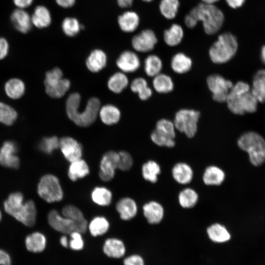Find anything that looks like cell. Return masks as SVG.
I'll use <instances>...</instances> for the list:
<instances>
[{"mask_svg": "<svg viewBox=\"0 0 265 265\" xmlns=\"http://www.w3.org/2000/svg\"><path fill=\"white\" fill-rule=\"evenodd\" d=\"M81 97L80 94L69 95L66 102V110L68 118L77 126L86 127L96 120L100 108L99 99L93 97L89 99L84 110H78Z\"/></svg>", "mask_w": 265, "mask_h": 265, "instance_id": "1", "label": "cell"}, {"mask_svg": "<svg viewBox=\"0 0 265 265\" xmlns=\"http://www.w3.org/2000/svg\"><path fill=\"white\" fill-rule=\"evenodd\" d=\"M226 102L229 109L234 114L242 115L253 113L257 109L258 101L251 92L250 85L243 81L234 84Z\"/></svg>", "mask_w": 265, "mask_h": 265, "instance_id": "2", "label": "cell"}, {"mask_svg": "<svg viewBox=\"0 0 265 265\" xmlns=\"http://www.w3.org/2000/svg\"><path fill=\"white\" fill-rule=\"evenodd\" d=\"M23 201L24 196L21 192L11 193L4 203L5 211L26 226H32L36 221L35 205L32 200Z\"/></svg>", "mask_w": 265, "mask_h": 265, "instance_id": "3", "label": "cell"}, {"mask_svg": "<svg viewBox=\"0 0 265 265\" xmlns=\"http://www.w3.org/2000/svg\"><path fill=\"white\" fill-rule=\"evenodd\" d=\"M188 14L197 23H203L205 32L210 35L216 33L224 22L222 12L212 4L201 3L193 8Z\"/></svg>", "mask_w": 265, "mask_h": 265, "instance_id": "4", "label": "cell"}, {"mask_svg": "<svg viewBox=\"0 0 265 265\" xmlns=\"http://www.w3.org/2000/svg\"><path fill=\"white\" fill-rule=\"evenodd\" d=\"M238 44L236 37L229 32L219 35L209 50L211 60L216 64L225 63L236 53Z\"/></svg>", "mask_w": 265, "mask_h": 265, "instance_id": "5", "label": "cell"}, {"mask_svg": "<svg viewBox=\"0 0 265 265\" xmlns=\"http://www.w3.org/2000/svg\"><path fill=\"white\" fill-rule=\"evenodd\" d=\"M238 147L247 152L251 163L259 166L265 161V140L254 132H248L241 135L238 140Z\"/></svg>", "mask_w": 265, "mask_h": 265, "instance_id": "6", "label": "cell"}, {"mask_svg": "<svg viewBox=\"0 0 265 265\" xmlns=\"http://www.w3.org/2000/svg\"><path fill=\"white\" fill-rule=\"evenodd\" d=\"M37 192L41 198L50 203L61 201L64 196L59 179L51 174L42 177L38 185Z\"/></svg>", "mask_w": 265, "mask_h": 265, "instance_id": "7", "label": "cell"}, {"mask_svg": "<svg viewBox=\"0 0 265 265\" xmlns=\"http://www.w3.org/2000/svg\"><path fill=\"white\" fill-rule=\"evenodd\" d=\"M200 116L199 111L190 109H181L175 114L173 123L176 129L191 138L197 131Z\"/></svg>", "mask_w": 265, "mask_h": 265, "instance_id": "8", "label": "cell"}, {"mask_svg": "<svg viewBox=\"0 0 265 265\" xmlns=\"http://www.w3.org/2000/svg\"><path fill=\"white\" fill-rule=\"evenodd\" d=\"M175 130L173 122L166 119H160L151 134V140L159 146L173 147L175 144Z\"/></svg>", "mask_w": 265, "mask_h": 265, "instance_id": "9", "label": "cell"}, {"mask_svg": "<svg viewBox=\"0 0 265 265\" xmlns=\"http://www.w3.org/2000/svg\"><path fill=\"white\" fill-rule=\"evenodd\" d=\"M207 83L212 93L213 99L219 103L226 102L234 85L231 81L217 74L209 76L207 79Z\"/></svg>", "mask_w": 265, "mask_h": 265, "instance_id": "10", "label": "cell"}, {"mask_svg": "<svg viewBox=\"0 0 265 265\" xmlns=\"http://www.w3.org/2000/svg\"><path fill=\"white\" fill-rule=\"evenodd\" d=\"M118 153L109 151L102 157L100 162L99 176L104 182L111 181L115 176L116 169H117Z\"/></svg>", "mask_w": 265, "mask_h": 265, "instance_id": "11", "label": "cell"}, {"mask_svg": "<svg viewBox=\"0 0 265 265\" xmlns=\"http://www.w3.org/2000/svg\"><path fill=\"white\" fill-rule=\"evenodd\" d=\"M48 221L52 228L64 235H69L74 231L78 232L77 226L74 221L60 214L55 210L49 212Z\"/></svg>", "mask_w": 265, "mask_h": 265, "instance_id": "12", "label": "cell"}, {"mask_svg": "<svg viewBox=\"0 0 265 265\" xmlns=\"http://www.w3.org/2000/svg\"><path fill=\"white\" fill-rule=\"evenodd\" d=\"M65 159L71 162L80 159L82 156L81 144L72 137H63L59 139V147Z\"/></svg>", "mask_w": 265, "mask_h": 265, "instance_id": "13", "label": "cell"}, {"mask_svg": "<svg viewBox=\"0 0 265 265\" xmlns=\"http://www.w3.org/2000/svg\"><path fill=\"white\" fill-rule=\"evenodd\" d=\"M158 39L153 31L145 29L135 35L132 39L133 48L139 52H148L152 50Z\"/></svg>", "mask_w": 265, "mask_h": 265, "instance_id": "14", "label": "cell"}, {"mask_svg": "<svg viewBox=\"0 0 265 265\" xmlns=\"http://www.w3.org/2000/svg\"><path fill=\"white\" fill-rule=\"evenodd\" d=\"M17 152V146L14 142L5 141L0 149V164L6 167L18 168L20 159L16 155Z\"/></svg>", "mask_w": 265, "mask_h": 265, "instance_id": "15", "label": "cell"}, {"mask_svg": "<svg viewBox=\"0 0 265 265\" xmlns=\"http://www.w3.org/2000/svg\"><path fill=\"white\" fill-rule=\"evenodd\" d=\"M10 20L14 28L23 34L30 31L32 26L31 16L25 9L14 10L11 14Z\"/></svg>", "mask_w": 265, "mask_h": 265, "instance_id": "16", "label": "cell"}, {"mask_svg": "<svg viewBox=\"0 0 265 265\" xmlns=\"http://www.w3.org/2000/svg\"><path fill=\"white\" fill-rule=\"evenodd\" d=\"M61 214L75 223L79 232L84 234L87 230L88 222L78 207L73 205H66L62 208Z\"/></svg>", "mask_w": 265, "mask_h": 265, "instance_id": "17", "label": "cell"}, {"mask_svg": "<svg viewBox=\"0 0 265 265\" xmlns=\"http://www.w3.org/2000/svg\"><path fill=\"white\" fill-rule=\"evenodd\" d=\"M117 67L126 73L136 71L140 67L139 58L136 53L126 51L121 53L116 60Z\"/></svg>", "mask_w": 265, "mask_h": 265, "instance_id": "18", "label": "cell"}, {"mask_svg": "<svg viewBox=\"0 0 265 265\" xmlns=\"http://www.w3.org/2000/svg\"><path fill=\"white\" fill-rule=\"evenodd\" d=\"M115 208L120 217L123 220H130L135 216L137 206L135 201L130 197H123L116 203Z\"/></svg>", "mask_w": 265, "mask_h": 265, "instance_id": "19", "label": "cell"}, {"mask_svg": "<svg viewBox=\"0 0 265 265\" xmlns=\"http://www.w3.org/2000/svg\"><path fill=\"white\" fill-rule=\"evenodd\" d=\"M103 250L105 254L111 258L119 259L123 257L126 253L124 242L120 239L110 238L106 239L103 245Z\"/></svg>", "mask_w": 265, "mask_h": 265, "instance_id": "20", "label": "cell"}, {"mask_svg": "<svg viewBox=\"0 0 265 265\" xmlns=\"http://www.w3.org/2000/svg\"><path fill=\"white\" fill-rule=\"evenodd\" d=\"M143 212L148 222L151 224L159 223L164 216L162 206L156 201H152L145 204Z\"/></svg>", "mask_w": 265, "mask_h": 265, "instance_id": "21", "label": "cell"}, {"mask_svg": "<svg viewBox=\"0 0 265 265\" xmlns=\"http://www.w3.org/2000/svg\"><path fill=\"white\" fill-rule=\"evenodd\" d=\"M32 26L38 28L48 27L52 22L51 13L46 6L42 5L36 6L31 15Z\"/></svg>", "mask_w": 265, "mask_h": 265, "instance_id": "22", "label": "cell"}, {"mask_svg": "<svg viewBox=\"0 0 265 265\" xmlns=\"http://www.w3.org/2000/svg\"><path fill=\"white\" fill-rule=\"evenodd\" d=\"M106 55L99 49L93 50L86 60V65L88 69L93 73H97L102 70L106 65Z\"/></svg>", "mask_w": 265, "mask_h": 265, "instance_id": "23", "label": "cell"}, {"mask_svg": "<svg viewBox=\"0 0 265 265\" xmlns=\"http://www.w3.org/2000/svg\"><path fill=\"white\" fill-rule=\"evenodd\" d=\"M90 173L87 162L81 158L70 162L68 169V176L70 180L75 182L83 178Z\"/></svg>", "mask_w": 265, "mask_h": 265, "instance_id": "24", "label": "cell"}, {"mask_svg": "<svg viewBox=\"0 0 265 265\" xmlns=\"http://www.w3.org/2000/svg\"><path fill=\"white\" fill-rule=\"evenodd\" d=\"M172 174L174 180L183 185L189 183L192 180L193 176L191 167L184 162L176 164L172 168Z\"/></svg>", "mask_w": 265, "mask_h": 265, "instance_id": "25", "label": "cell"}, {"mask_svg": "<svg viewBox=\"0 0 265 265\" xmlns=\"http://www.w3.org/2000/svg\"><path fill=\"white\" fill-rule=\"evenodd\" d=\"M251 92L258 102H265V69L260 70L254 75Z\"/></svg>", "mask_w": 265, "mask_h": 265, "instance_id": "26", "label": "cell"}, {"mask_svg": "<svg viewBox=\"0 0 265 265\" xmlns=\"http://www.w3.org/2000/svg\"><path fill=\"white\" fill-rule=\"evenodd\" d=\"M47 240L45 236L40 232H34L28 235L25 239L26 249L33 253H40L44 250Z\"/></svg>", "mask_w": 265, "mask_h": 265, "instance_id": "27", "label": "cell"}, {"mask_svg": "<svg viewBox=\"0 0 265 265\" xmlns=\"http://www.w3.org/2000/svg\"><path fill=\"white\" fill-rule=\"evenodd\" d=\"M192 61L191 58L182 53L175 54L171 60V67L175 73L185 74L191 68Z\"/></svg>", "mask_w": 265, "mask_h": 265, "instance_id": "28", "label": "cell"}, {"mask_svg": "<svg viewBox=\"0 0 265 265\" xmlns=\"http://www.w3.org/2000/svg\"><path fill=\"white\" fill-rule=\"evenodd\" d=\"M118 22L122 30L126 32H131L135 30L137 27L139 19L135 12L127 11L118 17Z\"/></svg>", "mask_w": 265, "mask_h": 265, "instance_id": "29", "label": "cell"}, {"mask_svg": "<svg viewBox=\"0 0 265 265\" xmlns=\"http://www.w3.org/2000/svg\"><path fill=\"white\" fill-rule=\"evenodd\" d=\"M209 238L215 243H223L231 238V235L226 228L219 223H214L207 230Z\"/></svg>", "mask_w": 265, "mask_h": 265, "instance_id": "30", "label": "cell"}, {"mask_svg": "<svg viewBox=\"0 0 265 265\" xmlns=\"http://www.w3.org/2000/svg\"><path fill=\"white\" fill-rule=\"evenodd\" d=\"M99 114L101 121L106 125H111L120 120L121 113L119 109L112 105H106L100 108Z\"/></svg>", "mask_w": 265, "mask_h": 265, "instance_id": "31", "label": "cell"}, {"mask_svg": "<svg viewBox=\"0 0 265 265\" xmlns=\"http://www.w3.org/2000/svg\"><path fill=\"white\" fill-rule=\"evenodd\" d=\"M225 173L220 168L210 166L205 170L203 176L204 183L207 185H220L224 180Z\"/></svg>", "mask_w": 265, "mask_h": 265, "instance_id": "32", "label": "cell"}, {"mask_svg": "<svg viewBox=\"0 0 265 265\" xmlns=\"http://www.w3.org/2000/svg\"><path fill=\"white\" fill-rule=\"evenodd\" d=\"M109 226V223L105 217L97 216L88 223L87 230L91 236L96 237L105 234L108 231Z\"/></svg>", "mask_w": 265, "mask_h": 265, "instance_id": "33", "label": "cell"}, {"mask_svg": "<svg viewBox=\"0 0 265 265\" xmlns=\"http://www.w3.org/2000/svg\"><path fill=\"white\" fill-rule=\"evenodd\" d=\"M92 201L100 206H107L110 204L112 194L111 191L106 187L97 186L91 192Z\"/></svg>", "mask_w": 265, "mask_h": 265, "instance_id": "34", "label": "cell"}, {"mask_svg": "<svg viewBox=\"0 0 265 265\" xmlns=\"http://www.w3.org/2000/svg\"><path fill=\"white\" fill-rule=\"evenodd\" d=\"M153 86L156 92L159 93H167L173 90L174 83L170 77L160 73L154 77Z\"/></svg>", "mask_w": 265, "mask_h": 265, "instance_id": "35", "label": "cell"}, {"mask_svg": "<svg viewBox=\"0 0 265 265\" xmlns=\"http://www.w3.org/2000/svg\"><path fill=\"white\" fill-rule=\"evenodd\" d=\"M183 35L182 27L180 25L174 24L164 31L163 39L168 46H175L180 43Z\"/></svg>", "mask_w": 265, "mask_h": 265, "instance_id": "36", "label": "cell"}, {"mask_svg": "<svg viewBox=\"0 0 265 265\" xmlns=\"http://www.w3.org/2000/svg\"><path fill=\"white\" fill-rule=\"evenodd\" d=\"M4 89L6 95L9 98L17 99L23 95L25 86L24 83L21 80L14 78L6 82Z\"/></svg>", "mask_w": 265, "mask_h": 265, "instance_id": "37", "label": "cell"}, {"mask_svg": "<svg viewBox=\"0 0 265 265\" xmlns=\"http://www.w3.org/2000/svg\"><path fill=\"white\" fill-rule=\"evenodd\" d=\"M131 89L132 92L137 93L139 98L143 101L148 100L152 95V89L148 87L146 80L142 78L133 80L131 84Z\"/></svg>", "mask_w": 265, "mask_h": 265, "instance_id": "38", "label": "cell"}, {"mask_svg": "<svg viewBox=\"0 0 265 265\" xmlns=\"http://www.w3.org/2000/svg\"><path fill=\"white\" fill-rule=\"evenodd\" d=\"M127 77L123 73L117 72L112 75L108 80L107 87L115 93H121L128 85Z\"/></svg>", "mask_w": 265, "mask_h": 265, "instance_id": "39", "label": "cell"}, {"mask_svg": "<svg viewBox=\"0 0 265 265\" xmlns=\"http://www.w3.org/2000/svg\"><path fill=\"white\" fill-rule=\"evenodd\" d=\"M144 68L147 76L154 77L160 73L162 68V61L156 55H150L144 60Z\"/></svg>", "mask_w": 265, "mask_h": 265, "instance_id": "40", "label": "cell"}, {"mask_svg": "<svg viewBox=\"0 0 265 265\" xmlns=\"http://www.w3.org/2000/svg\"><path fill=\"white\" fill-rule=\"evenodd\" d=\"M70 81L67 79L62 78L56 83L45 86L46 93L51 97L59 98L63 96L70 88Z\"/></svg>", "mask_w": 265, "mask_h": 265, "instance_id": "41", "label": "cell"}, {"mask_svg": "<svg viewBox=\"0 0 265 265\" xmlns=\"http://www.w3.org/2000/svg\"><path fill=\"white\" fill-rule=\"evenodd\" d=\"M160 173V167L159 164L154 160H149L142 166V175L143 178L151 183H156Z\"/></svg>", "mask_w": 265, "mask_h": 265, "instance_id": "42", "label": "cell"}, {"mask_svg": "<svg viewBox=\"0 0 265 265\" xmlns=\"http://www.w3.org/2000/svg\"><path fill=\"white\" fill-rule=\"evenodd\" d=\"M178 199L180 205L183 208H191L196 204L198 195L193 189L186 188L180 192Z\"/></svg>", "mask_w": 265, "mask_h": 265, "instance_id": "43", "label": "cell"}, {"mask_svg": "<svg viewBox=\"0 0 265 265\" xmlns=\"http://www.w3.org/2000/svg\"><path fill=\"white\" fill-rule=\"evenodd\" d=\"M178 0H161L159 9L161 14L166 19H173L176 15L179 7Z\"/></svg>", "mask_w": 265, "mask_h": 265, "instance_id": "44", "label": "cell"}, {"mask_svg": "<svg viewBox=\"0 0 265 265\" xmlns=\"http://www.w3.org/2000/svg\"><path fill=\"white\" fill-rule=\"evenodd\" d=\"M17 117V113L10 106L0 102V123L6 125H11Z\"/></svg>", "mask_w": 265, "mask_h": 265, "instance_id": "45", "label": "cell"}, {"mask_svg": "<svg viewBox=\"0 0 265 265\" xmlns=\"http://www.w3.org/2000/svg\"><path fill=\"white\" fill-rule=\"evenodd\" d=\"M62 28L66 35L74 36L78 33L81 28V26L76 19L67 17L62 22Z\"/></svg>", "mask_w": 265, "mask_h": 265, "instance_id": "46", "label": "cell"}, {"mask_svg": "<svg viewBox=\"0 0 265 265\" xmlns=\"http://www.w3.org/2000/svg\"><path fill=\"white\" fill-rule=\"evenodd\" d=\"M59 147V139L55 136L44 138L39 144V149L47 154H51Z\"/></svg>", "mask_w": 265, "mask_h": 265, "instance_id": "47", "label": "cell"}, {"mask_svg": "<svg viewBox=\"0 0 265 265\" xmlns=\"http://www.w3.org/2000/svg\"><path fill=\"white\" fill-rule=\"evenodd\" d=\"M118 153L117 169L123 171L129 170L133 165V159L130 153L122 151Z\"/></svg>", "mask_w": 265, "mask_h": 265, "instance_id": "48", "label": "cell"}, {"mask_svg": "<svg viewBox=\"0 0 265 265\" xmlns=\"http://www.w3.org/2000/svg\"><path fill=\"white\" fill-rule=\"evenodd\" d=\"M63 78V73L60 69L56 67L46 74L44 84L45 86L53 85Z\"/></svg>", "mask_w": 265, "mask_h": 265, "instance_id": "49", "label": "cell"}, {"mask_svg": "<svg viewBox=\"0 0 265 265\" xmlns=\"http://www.w3.org/2000/svg\"><path fill=\"white\" fill-rule=\"evenodd\" d=\"M81 233L74 231L70 235L69 247L73 250L80 251L84 247V241Z\"/></svg>", "mask_w": 265, "mask_h": 265, "instance_id": "50", "label": "cell"}, {"mask_svg": "<svg viewBox=\"0 0 265 265\" xmlns=\"http://www.w3.org/2000/svg\"><path fill=\"white\" fill-rule=\"evenodd\" d=\"M124 265H145L141 256L133 254L125 258L123 261Z\"/></svg>", "mask_w": 265, "mask_h": 265, "instance_id": "51", "label": "cell"}, {"mask_svg": "<svg viewBox=\"0 0 265 265\" xmlns=\"http://www.w3.org/2000/svg\"><path fill=\"white\" fill-rule=\"evenodd\" d=\"M9 50V44L4 37H0V60L5 57Z\"/></svg>", "mask_w": 265, "mask_h": 265, "instance_id": "52", "label": "cell"}, {"mask_svg": "<svg viewBox=\"0 0 265 265\" xmlns=\"http://www.w3.org/2000/svg\"><path fill=\"white\" fill-rule=\"evenodd\" d=\"M34 0H13V2L17 8L25 9L32 4Z\"/></svg>", "mask_w": 265, "mask_h": 265, "instance_id": "53", "label": "cell"}, {"mask_svg": "<svg viewBox=\"0 0 265 265\" xmlns=\"http://www.w3.org/2000/svg\"><path fill=\"white\" fill-rule=\"evenodd\" d=\"M0 265H11V260L9 255L2 250H0Z\"/></svg>", "mask_w": 265, "mask_h": 265, "instance_id": "54", "label": "cell"}, {"mask_svg": "<svg viewBox=\"0 0 265 265\" xmlns=\"http://www.w3.org/2000/svg\"><path fill=\"white\" fill-rule=\"evenodd\" d=\"M55 1L61 7L68 8L74 4L75 0H55Z\"/></svg>", "mask_w": 265, "mask_h": 265, "instance_id": "55", "label": "cell"}, {"mask_svg": "<svg viewBox=\"0 0 265 265\" xmlns=\"http://www.w3.org/2000/svg\"><path fill=\"white\" fill-rule=\"evenodd\" d=\"M227 4L233 8L240 7L244 3L245 0H225Z\"/></svg>", "mask_w": 265, "mask_h": 265, "instance_id": "56", "label": "cell"}, {"mask_svg": "<svg viewBox=\"0 0 265 265\" xmlns=\"http://www.w3.org/2000/svg\"><path fill=\"white\" fill-rule=\"evenodd\" d=\"M185 23L186 26L190 28L194 27L197 25V23L188 14L185 18Z\"/></svg>", "mask_w": 265, "mask_h": 265, "instance_id": "57", "label": "cell"}, {"mask_svg": "<svg viewBox=\"0 0 265 265\" xmlns=\"http://www.w3.org/2000/svg\"><path fill=\"white\" fill-rule=\"evenodd\" d=\"M118 5L121 7H127L131 6L133 0H117Z\"/></svg>", "mask_w": 265, "mask_h": 265, "instance_id": "58", "label": "cell"}, {"mask_svg": "<svg viewBox=\"0 0 265 265\" xmlns=\"http://www.w3.org/2000/svg\"><path fill=\"white\" fill-rule=\"evenodd\" d=\"M69 240L67 237L64 235L62 236L60 238V243L61 245L65 248H68L69 247Z\"/></svg>", "mask_w": 265, "mask_h": 265, "instance_id": "59", "label": "cell"}, {"mask_svg": "<svg viewBox=\"0 0 265 265\" xmlns=\"http://www.w3.org/2000/svg\"><path fill=\"white\" fill-rule=\"evenodd\" d=\"M261 58L263 63L265 64V45H264L261 49Z\"/></svg>", "mask_w": 265, "mask_h": 265, "instance_id": "60", "label": "cell"}, {"mask_svg": "<svg viewBox=\"0 0 265 265\" xmlns=\"http://www.w3.org/2000/svg\"><path fill=\"white\" fill-rule=\"evenodd\" d=\"M219 0H202L203 3L207 4H213Z\"/></svg>", "mask_w": 265, "mask_h": 265, "instance_id": "61", "label": "cell"}, {"mask_svg": "<svg viewBox=\"0 0 265 265\" xmlns=\"http://www.w3.org/2000/svg\"><path fill=\"white\" fill-rule=\"evenodd\" d=\"M143 1H147V2H150L153 0H143Z\"/></svg>", "mask_w": 265, "mask_h": 265, "instance_id": "62", "label": "cell"}, {"mask_svg": "<svg viewBox=\"0 0 265 265\" xmlns=\"http://www.w3.org/2000/svg\"><path fill=\"white\" fill-rule=\"evenodd\" d=\"M1 212L0 211V221L1 220Z\"/></svg>", "mask_w": 265, "mask_h": 265, "instance_id": "63", "label": "cell"}]
</instances>
